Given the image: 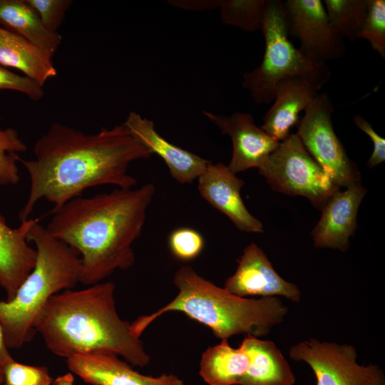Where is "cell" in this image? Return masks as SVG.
I'll return each mask as SVG.
<instances>
[{
    "label": "cell",
    "mask_w": 385,
    "mask_h": 385,
    "mask_svg": "<svg viewBox=\"0 0 385 385\" xmlns=\"http://www.w3.org/2000/svg\"><path fill=\"white\" fill-rule=\"evenodd\" d=\"M26 239L35 245L34 267L11 300L0 301V324L11 349H20L33 339L34 322L43 305L53 295L73 288L81 274L79 254L52 236L38 220Z\"/></svg>",
    "instance_id": "5"
},
{
    "label": "cell",
    "mask_w": 385,
    "mask_h": 385,
    "mask_svg": "<svg viewBox=\"0 0 385 385\" xmlns=\"http://www.w3.org/2000/svg\"><path fill=\"white\" fill-rule=\"evenodd\" d=\"M289 354L312 368L316 385H385L382 369L373 364L359 365L356 349L349 344L310 339L292 346Z\"/></svg>",
    "instance_id": "9"
},
{
    "label": "cell",
    "mask_w": 385,
    "mask_h": 385,
    "mask_svg": "<svg viewBox=\"0 0 385 385\" xmlns=\"http://www.w3.org/2000/svg\"><path fill=\"white\" fill-rule=\"evenodd\" d=\"M3 384V376L1 373L0 372V385H2Z\"/></svg>",
    "instance_id": "35"
},
{
    "label": "cell",
    "mask_w": 385,
    "mask_h": 385,
    "mask_svg": "<svg viewBox=\"0 0 385 385\" xmlns=\"http://www.w3.org/2000/svg\"><path fill=\"white\" fill-rule=\"evenodd\" d=\"M289 32L300 41L299 48L309 59L320 63L341 58L344 38L333 27L321 0L282 1Z\"/></svg>",
    "instance_id": "10"
},
{
    "label": "cell",
    "mask_w": 385,
    "mask_h": 385,
    "mask_svg": "<svg viewBox=\"0 0 385 385\" xmlns=\"http://www.w3.org/2000/svg\"><path fill=\"white\" fill-rule=\"evenodd\" d=\"M352 119L358 128L365 133L373 143V151L366 164L367 167L371 169L385 160V140L361 115H354Z\"/></svg>",
    "instance_id": "31"
},
{
    "label": "cell",
    "mask_w": 385,
    "mask_h": 385,
    "mask_svg": "<svg viewBox=\"0 0 385 385\" xmlns=\"http://www.w3.org/2000/svg\"><path fill=\"white\" fill-rule=\"evenodd\" d=\"M173 283L178 293L173 300L131 323L135 336L140 337L162 314L175 311L207 326L222 340L242 333L258 337L267 335L287 313V307L276 297L255 299L237 296L205 279L190 266L180 267L175 272Z\"/></svg>",
    "instance_id": "4"
},
{
    "label": "cell",
    "mask_w": 385,
    "mask_h": 385,
    "mask_svg": "<svg viewBox=\"0 0 385 385\" xmlns=\"http://www.w3.org/2000/svg\"><path fill=\"white\" fill-rule=\"evenodd\" d=\"M202 113L223 135L230 137L232 153L227 166L235 174L260 168L280 143L258 127L250 113L235 112L225 115L206 111Z\"/></svg>",
    "instance_id": "11"
},
{
    "label": "cell",
    "mask_w": 385,
    "mask_h": 385,
    "mask_svg": "<svg viewBox=\"0 0 385 385\" xmlns=\"http://www.w3.org/2000/svg\"><path fill=\"white\" fill-rule=\"evenodd\" d=\"M155 192L152 183L135 189L117 188L73 198L51 213L46 228L79 254L81 283H99L116 270L133 265L132 245L142 233Z\"/></svg>",
    "instance_id": "2"
},
{
    "label": "cell",
    "mask_w": 385,
    "mask_h": 385,
    "mask_svg": "<svg viewBox=\"0 0 385 385\" xmlns=\"http://www.w3.org/2000/svg\"><path fill=\"white\" fill-rule=\"evenodd\" d=\"M9 349L3 327L0 324V369L14 359Z\"/></svg>",
    "instance_id": "33"
},
{
    "label": "cell",
    "mask_w": 385,
    "mask_h": 385,
    "mask_svg": "<svg viewBox=\"0 0 385 385\" xmlns=\"http://www.w3.org/2000/svg\"><path fill=\"white\" fill-rule=\"evenodd\" d=\"M74 377L72 374L67 373L56 377L51 383V385H73Z\"/></svg>",
    "instance_id": "34"
},
{
    "label": "cell",
    "mask_w": 385,
    "mask_h": 385,
    "mask_svg": "<svg viewBox=\"0 0 385 385\" xmlns=\"http://www.w3.org/2000/svg\"><path fill=\"white\" fill-rule=\"evenodd\" d=\"M224 288L241 297L280 295L294 302L301 298L298 287L280 277L264 251L253 242L245 247L235 272L227 279Z\"/></svg>",
    "instance_id": "12"
},
{
    "label": "cell",
    "mask_w": 385,
    "mask_h": 385,
    "mask_svg": "<svg viewBox=\"0 0 385 385\" xmlns=\"http://www.w3.org/2000/svg\"><path fill=\"white\" fill-rule=\"evenodd\" d=\"M333 27L351 41L358 38L367 11V0H324Z\"/></svg>",
    "instance_id": "23"
},
{
    "label": "cell",
    "mask_w": 385,
    "mask_h": 385,
    "mask_svg": "<svg viewBox=\"0 0 385 385\" xmlns=\"http://www.w3.org/2000/svg\"><path fill=\"white\" fill-rule=\"evenodd\" d=\"M170 4L190 10H205L219 7L220 0L212 1H170Z\"/></svg>",
    "instance_id": "32"
},
{
    "label": "cell",
    "mask_w": 385,
    "mask_h": 385,
    "mask_svg": "<svg viewBox=\"0 0 385 385\" xmlns=\"http://www.w3.org/2000/svg\"><path fill=\"white\" fill-rule=\"evenodd\" d=\"M260 30L265 41L260 65L243 75L242 87L257 103L273 101L277 84L289 77H301L319 91L330 79L327 63L314 61L289 38L282 1L268 0Z\"/></svg>",
    "instance_id": "6"
},
{
    "label": "cell",
    "mask_w": 385,
    "mask_h": 385,
    "mask_svg": "<svg viewBox=\"0 0 385 385\" xmlns=\"http://www.w3.org/2000/svg\"><path fill=\"white\" fill-rule=\"evenodd\" d=\"M250 361V354L242 344L233 348L227 340H222L203 352L200 375L209 385H240Z\"/></svg>",
    "instance_id": "22"
},
{
    "label": "cell",
    "mask_w": 385,
    "mask_h": 385,
    "mask_svg": "<svg viewBox=\"0 0 385 385\" xmlns=\"http://www.w3.org/2000/svg\"><path fill=\"white\" fill-rule=\"evenodd\" d=\"M241 344L250 361L240 385H294L292 368L273 342L247 334Z\"/></svg>",
    "instance_id": "19"
},
{
    "label": "cell",
    "mask_w": 385,
    "mask_h": 385,
    "mask_svg": "<svg viewBox=\"0 0 385 385\" xmlns=\"http://www.w3.org/2000/svg\"><path fill=\"white\" fill-rule=\"evenodd\" d=\"M343 191H336L322 208L321 217L311 235L315 247H329L342 252L349 248V238L356 228V218L366 189L361 182Z\"/></svg>",
    "instance_id": "14"
},
{
    "label": "cell",
    "mask_w": 385,
    "mask_h": 385,
    "mask_svg": "<svg viewBox=\"0 0 385 385\" xmlns=\"http://www.w3.org/2000/svg\"><path fill=\"white\" fill-rule=\"evenodd\" d=\"M38 14L44 26L56 33L66 11L72 4L71 0H26Z\"/></svg>",
    "instance_id": "29"
},
{
    "label": "cell",
    "mask_w": 385,
    "mask_h": 385,
    "mask_svg": "<svg viewBox=\"0 0 385 385\" xmlns=\"http://www.w3.org/2000/svg\"><path fill=\"white\" fill-rule=\"evenodd\" d=\"M318 90L301 77H289L276 86L274 103L263 118L261 128L278 142L286 139L299 123V115L319 94Z\"/></svg>",
    "instance_id": "18"
},
{
    "label": "cell",
    "mask_w": 385,
    "mask_h": 385,
    "mask_svg": "<svg viewBox=\"0 0 385 385\" xmlns=\"http://www.w3.org/2000/svg\"><path fill=\"white\" fill-rule=\"evenodd\" d=\"M66 363L72 372L91 385H185L175 374H142L110 352L73 355Z\"/></svg>",
    "instance_id": "15"
},
{
    "label": "cell",
    "mask_w": 385,
    "mask_h": 385,
    "mask_svg": "<svg viewBox=\"0 0 385 385\" xmlns=\"http://www.w3.org/2000/svg\"><path fill=\"white\" fill-rule=\"evenodd\" d=\"M36 219L29 218L19 227H9L0 214V286L11 300L34 267L36 250L28 244L27 233Z\"/></svg>",
    "instance_id": "17"
},
{
    "label": "cell",
    "mask_w": 385,
    "mask_h": 385,
    "mask_svg": "<svg viewBox=\"0 0 385 385\" xmlns=\"http://www.w3.org/2000/svg\"><path fill=\"white\" fill-rule=\"evenodd\" d=\"M0 90H12L26 95L33 101L44 96L43 86L26 76L14 73L0 66Z\"/></svg>",
    "instance_id": "30"
},
{
    "label": "cell",
    "mask_w": 385,
    "mask_h": 385,
    "mask_svg": "<svg viewBox=\"0 0 385 385\" xmlns=\"http://www.w3.org/2000/svg\"><path fill=\"white\" fill-rule=\"evenodd\" d=\"M52 57L22 36L0 27V66L16 68L43 86L57 74Z\"/></svg>",
    "instance_id": "20"
},
{
    "label": "cell",
    "mask_w": 385,
    "mask_h": 385,
    "mask_svg": "<svg viewBox=\"0 0 385 385\" xmlns=\"http://www.w3.org/2000/svg\"><path fill=\"white\" fill-rule=\"evenodd\" d=\"M34 154L32 160H19L30 178L28 198L19 215L21 222L41 200L53 205L51 214L91 188H133L138 180L128 174L129 165L153 155L124 123L86 134L57 122L36 140Z\"/></svg>",
    "instance_id": "1"
},
{
    "label": "cell",
    "mask_w": 385,
    "mask_h": 385,
    "mask_svg": "<svg viewBox=\"0 0 385 385\" xmlns=\"http://www.w3.org/2000/svg\"><path fill=\"white\" fill-rule=\"evenodd\" d=\"M123 123L153 154L163 160L170 175L179 183L193 182L211 163L168 142L156 130L152 120L135 111L129 113Z\"/></svg>",
    "instance_id": "16"
},
{
    "label": "cell",
    "mask_w": 385,
    "mask_h": 385,
    "mask_svg": "<svg viewBox=\"0 0 385 385\" xmlns=\"http://www.w3.org/2000/svg\"><path fill=\"white\" fill-rule=\"evenodd\" d=\"M115 284L99 282L79 290H63L51 297L38 312L34 329L47 349L66 358L110 352L133 366H145L150 358L130 324L115 308Z\"/></svg>",
    "instance_id": "3"
},
{
    "label": "cell",
    "mask_w": 385,
    "mask_h": 385,
    "mask_svg": "<svg viewBox=\"0 0 385 385\" xmlns=\"http://www.w3.org/2000/svg\"><path fill=\"white\" fill-rule=\"evenodd\" d=\"M358 38L366 40L385 58V1L367 0L366 15Z\"/></svg>",
    "instance_id": "26"
},
{
    "label": "cell",
    "mask_w": 385,
    "mask_h": 385,
    "mask_svg": "<svg viewBox=\"0 0 385 385\" xmlns=\"http://www.w3.org/2000/svg\"><path fill=\"white\" fill-rule=\"evenodd\" d=\"M333 104L326 93H319L304 111L296 134L323 170L339 187L361 182L356 165L337 137L332 120Z\"/></svg>",
    "instance_id": "8"
},
{
    "label": "cell",
    "mask_w": 385,
    "mask_h": 385,
    "mask_svg": "<svg viewBox=\"0 0 385 385\" xmlns=\"http://www.w3.org/2000/svg\"><path fill=\"white\" fill-rule=\"evenodd\" d=\"M244 184L242 179L222 163L211 162L197 178L201 197L225 215L238 230L262 233V223L248 211L242 199L240 190Z\"/></svg>",
    "instance_id": "13"
},
{
    "label": "cell",
    "mask_w": 385,
    "mask_h": 385,
    "mask_svg": "<svg viewBox=\"0 0 385 385\" xmlns=\"http://www.w3.org/2000/svg\"><path fill=\"white\" fill-rule=\"evenodd\" d=\"M0 24L51 56L60 46L61 36L48 31L26 0H0Z\"/></svg>",
    "instance_id": "21"
},
{
    "label": "cell",
    "mask_w": 385,
    "mask_h": 385,
    "mask_svg": "<svg viewBox=\"0 0 385 385\" xmlns=\"http://www.w3.org/2000/svg\"><path fill=\"white\" fill-rule=\"evenodd\" d=\"M27 149L16 129H0V185H14L19 182L18 154Z\"/></svg>",
    "instance_id": "25"
},
{
    "label": "cell",
    "mask_w": 385,
    "mask_h": 385,
    "mask_svg": "<svg viewBox=\"0 0 385 385\" xmlns=\"http://www.w3.org/2000/svg\"><path fill=\"white\" fill-rule=\"evenodd\" d=\"M258 169L273 190L303 196L320 210L340 188L310 155L296 133L281 141Z\"/></svg>",
    "instance_id": "7"
},
{
    "label": "cell",
    "mask_w": 385,
    "mask_h": 385,
    "mask_svg": "<svg viewBox=\"0 0 385 385\" xmlns=\"http://www.w3.org/2000/svg\"><path fill=\"white\" fill-rule=\"evenodd\" d=\"M168 245L175 257L182 261H190L202 252L205 241L197 230L190 227H180L170 234Z\"/></svg>",
    "instance_id": "28"
},
{
    "label": "cell",
    "mask_w": 385,
    "mask_h": 385,
    "mask_svg": "<svg viewBox=\"0 0 385 385\" xmlns=\"http://www.w3.org/2000/svg\"><path fill=\"white\" fill-rule=\"evenodd\" d=\"M2 385H51L53 381L46 366H31L14 359L0 369Z\"/></svg>",
    "instance_id": "27"
},
{
    "label": "cell",
    "mask_w": 385,
    "mask_h": 385,
    "mask_svg": "<svg viewBox=\"0 0 385 385\" xmlns=\"http://www.w3.org/2000/svg\"><path fill=\"white\" fill-rule=\"evenodd\" d=\"M268 0H220L222 21L245 31L260 29Z\"/></svg>",
    "instance_id": "24"
}]
</instances>
